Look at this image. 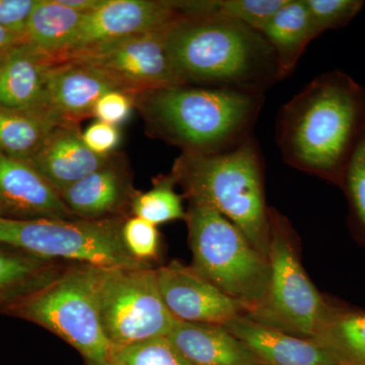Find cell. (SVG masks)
Segmentation results:
<instances>
[{"mask_svg":"<svg viewBox=\"0 0 365 365\" xmlns=\"http://www.w3.org/2000/svg\"><path fill=\"white\" fill-rule=\"evenodd\" d=\"M365 136V86L340 71L321 74L281 108L276 140L283 160L341 184Z\"/></svg>","mask_w":365,"mask_h":365,"instance_id":"cell-1","label":"cell"},{"mask_svg":"<svg viewBox=\"0 0 365 365\" xmlns=\"http://www.w3.org/2000/svg\"><path fill=\"white\" fill-rule=\"evenodd\" d=\"M167 45L184 85L265 93L279 81L264 36L222 14H182L168 30Z\"/></svg>","mask_w":365,"mask_h":365,"instance_id":"cell-2","label":"cell"},{"mask_svg":"<svg viewBox=\"0 0 365 365\" xmlns=\"http://www.w3.org/2000/svg\"><path fill=\"white\" fill-rule=\"evenodd\" d=\"M264 93L178 85L138 96V107L153 136L182 153L232 150L253 135Z\"/></svg>","mask_w":365,"mask_h":365,"instance_id":"cell-3","label":"cell"},{"mask_svg":"<svg viewBox=\"0 0 365 365\" xmlns=\"http://www.w3.org/2000/svg\"><path fill=\"white\" fill-rule=\"evenodd\" d=\"M170 176L181 186L184 198L215 209L240 228L254 248L268 256L270 222L264 158L253 135L223 153H182Z\"/></svg>","mask_w":365,"mask_h":365,"instance_id":"cell-4","label":"cell"},{"mask_svg":"<svg viewBox=\"0 0 365 365\" xmlns=\"http://www.w3.org/2000/svg\"><path fill=\"white\" fill-rule=\"evenodd\" d=\"M191 267L228 297L239 300L248 316L263 321L267 314L270 266L227 218L206 204L189 201L186 217Z\"/></svg>","mask_w":365,"mask_h":365,"instance_id":"cell-5","label":"cell"},{"mask_svg":"<svg viewBox=\"0 0 365 365\" xmlns=\"http://www.w3.org/2000/svg\"><path fill=\"white\" fill-rule=\"evenodd\" d=\"M102 267L69 264L42 292L9 312L43 327L76 348L86 365H111L113 347L101 323L98 283Z\"/></svg>","mask_w":365,"mask_h":365,"instance_id":"cell-6","label":"cell"},{"mask_svg":"<svg viewBox=\"0 0 365 365\" xmlns=\"http://www.w3.org/2000/svg\"><path fill=\"white\" fill-rule=\"evenodd\" d=\"M126 220L0 218V245L47 260L102 268L153 267L134 258L125 246L122 228Z\"/></svg>","mask_w":365,"mask_h":365,"instance_id":"cell-7","label":"cell"},{"mask_svg":"<svg viewBox=\"0 0 365 365\" xmlns=\"http://www.w3.org/2000/svg\"><path fill=\"white\" fill-rule=\"evenodd\" d=\"M98 304L113 348L168 337L178 322L165 307L153 267L102 268Z\"/></svg>","mask_w":365,"mask_h":365,"instance_id":"cell-8","label":"cell"},{"mask_svg":"<svg viewBox=\"0 0 365 365\" xmlns=\"http://www.w3.org/2000/svg\"><path fill=\"white\" fill-rule=\"evenodd\" d=\"M269 222L270 284L264 319H275L299 337L318 341L333 312L302 268L289 223L271 208Z\"/></svg>","mask_w":365,"mask_h":365,"instance_id":"cell-9","label":"cell"},{"mask_svg":"<svg viewBox=\"0 0 365 365\" xmlns=\"http://www.w3.org/2000/svg\"><path fill=\"white\" fill-rule=\"evenodd\" d=\"M169 29L137 34L88 48L66 60H76L98 69L119 90L134 97L151 91L184 85L168 49Z\"/></svg>","mask_w":365,"mask_h":365,"instance_id":"cell-10","label":"cell"},{"mask_svg":"<svg viewBox=\"0 0 365 365\" xmlns=\"http://www.w3.org/2000/svg\"><path fill=\"white\" fill-rule=\"evenodd\" d=\"M182 16L172 0H101L86 14L63 61L88 48L170 28Z\"/></svg>","mask_w":365,"mask_h":365,"instance_id":"cell-11","label":"cell"},{"mask_svg":"<svg viewBox=\"0 0 365 365\" xmlns=\"http://www.w3.org/2000/svg\"><path fill=\"white\" fill-rule=\"evenodd\" d=\"M157 276L165 307L179 321L225 326L237 317L249 314L242 302L180 261L158 268Z\"/></svg>","mask_w":365,"mask_h":365,"instance_id":"cell-12","label":"cell"},{"mask_svg":"<svg viewBox=\"0 0 365 365\" xmlns=\"http://www.w3.org/2000/svg\"><path fill=\"white\" fill-rule=\"evenodd\" d=\"M0 218L78 220L29 160L0 153Z\"/></svg>","mask_w":365,"mask_h":365,"instance_id":"cell-13","label":"cell"},{"mask_svg":"<svg viewBox=\"0 0 365 365\" xmlns=\"http://www.w3.org/2000/svg\"><path fill=\"white\" fill-rule=\"evenodd\" d=\"M137 191L129 168L111 155L100 169L60 193L74 217L85 220L128 218Z\"/></svg>","mask_w":365,"mask_h":365,"instance_id":"cell-14","label":"cell"},{"mask_svg":"<svg viewBox=\"0 0 365 365\" xmlns=\"http://www.w3.org/2000/svg\"><path fill=\"white\" fill-rule=\"evenodd\" d=\"M248 347L261 365H338L318 341L283 332L242 314L225 325Z\"/></svg>","mask_w":365,"mask_h":365,"instance_id":"cell-15","label":"cell"},{"mask_svg":"<svg viewBox=\"0 0 365 365\" xmlns=\"http://www.w3.org/2000/svg\"><path fill=\"white\" fill-rule=\"evenodd\" d=\"M113 90L119 88L88 64L76 60L55 62L48 76V109L61 123L79 125L93 116L98 98Z\"/></svg>","mask_w":365,"mask_h":365,"instance_id":"cell-16","label":"cell"},{"mask_svg":"<svg viewBox=\"0 0 365 365\" xmlns=\"http://www.w3.org/2000/svg\"><path fill=\"white\" fill-rule=\"evenodd\" d=\"M81 134L78 125L60 124L29 160L59 194L100 169L111 157L88 150Z\"/></svg>","mask_w":365,"mask_h":365,"instance_id":"cell-17","label":"cell"},{"mask_svg":"<svg viewBox=\"0 0 365 365\" xmlns=\"http://www.w3.org/2000/svg\"><path fill=\"white\" fill-rule=\"evenodd\" d=\"M54 60L24 41L0 62V107L48 109V76Z\"/></svg>","mask_w":365,"mask_h":365,"instance_id":"cell-18","label":"cell"},{"mask_svg":"<svg viewBox=\"0 0 365 365\" xmlns=\"http://www.w3.org/2000/svg\"><path fill=\"white\" fill-rule=\"evenodd\" d=\"M69 264L39 258L0 245V313L9 314L21 302L49 287Z\"/></svg>","mask_w":365,"mask_h":365,"instance_id":"cell-19","label":"cell"},{"mask_svg":"<svg viewBox=\"0 0 365 365\" xmlns=\"http://www.w3.org/2000/svg\"><path fill=\"white\" fill-rule=\"evenodd\" d=\"M167 338L192 365H261L225 326L178 319Z\"/></svg>","mask_w":365,"mask_h":365,"instance_id":"cell-20","label":"cell"},{"mask_svg":"<svg viewBox=\"0 0 365 365\" xmlns=\"http://www.w3.org/2000/svg\"><path fill=\"white\" fill-rule=\"evenodd\" d=\"M260 33L275 53L279 81L294 71L307 46L319 37L304 0H287Z\"/></svg>","mask_w":365,"mask_h":365,"instance_id":"cell-21","label":"cell"},{"mask_svg":"<svg viewBox=\"0 0 365 365\" xmlns=\"http://www.w3.org/2000/svg\"><path fill=\"white\" fill-rule=\"evenodd\" d=\"M85 16L59 0H37L26 24L25 39L56 62L76 39Z\"/></svg>","mask_w":365,"mask_h":365,"instance_id":"cell-22","label":"cell"},{"mask_svg":"<svg viewBox=\"0 0 365 365\" xmlns=\"http://www.w3.org/2000/svg\"><path fill=\"white\" fill-rule=\"evenodd\" d=\"M61 121L49 109L0 107V153L30 160Z\"/></svg>","mask_w":365,"mask_h":365,"instance_id":"cell-23","label":"cell"},{"mask_svg":"<svg viewBox=\"0 0 365 365\" xmlns=\"http://www.w3.org/2000/svg\"><path fill=\"white\" fill-rule=\"evenodd\" d=\"M318 342L338 365H365V313H333Z\"/></svg>","mask_w":365,"mask_h":365,"instance_id":"cell-24","label":"cell"},{"mask_svg":"<svg viewBox=\"0 0 365 365\" xmlns=\"http://www.w3.org/2000/svg\"><path fill=\"white\" fill-rule=\"evenodd\" d=\"M175 184L170 174L157 178L150 191H137L132 202V215L155 227L173 220H185L186 211L182 206V195L176 193Z\"/></svg>","mask_w":365,"mask_h":365,"instance_id":"cell-25","label":"cell"},{"mask_svg":"<svg viewBox=\"0 0 365 365\" xmlns=\"http://www.w3.org/2000/svg\"><path fill=\"white\" fill-rule=\"evenodd\" d=\"M287 0H199L184 1L187 14H222L260 32Z\"/></svg>","mask_w":365,"mask_h":365,"instance_id":"cell-26","label":"cell"},{"mask_svg":"<svg viewBox=\"0 0 365 365\" xmlns=\"http://www.w3.org/2000/svg\"><path fill=\"white\" fill-rule=\"evenodd\" d=\"M111 365H192L167 337L113 348Z\"/></svg>","mask_w":365,"mask_h":365,"instance_id":"cell-27","label":"cell"},{"mask_svg":"<svg viewBox=\"0 0 365 365\" xmlns=\"http://www.w3.org/2000/svg\"><path fill=\"white\" fill-rule=\"evenodd\" d=\"M318 36L351 23L364 6L362 0H304Z\"/></svg>","mask_w":365,"mask_h":365,"instance_id":"cell-28","label":"cell"},{"mask_svg":"<svg viewBox=\"0 0 365 365\" xmlns=\"http://www.w3.org/2000/svg\"><path fill=\"white\" fill-rule=\"evenodd\" d=\"M122 237L129 253L141 262L150 263L160 250V234L155 225L143 218H127L122 228Z\"/></svg>","mask_w":365,"mask_h":365,"instance_id":"cell-29","label":"cell"},{"mask_svg":"<svg viewBox=\"0 0 365 365\" xmlns=\"http://www.w3.org/2000/svg\"><path fill=\"white\" fill-rule=\"evenodd\" d=\"M355 222L365 234V136L348 163L342 182Z\"/></svg>","mask_w":365,"mask_h":365,"instance_id":"cell-30","label":"cell"},{"mask_svg":"<svg viewBox=\"0 0 365 365\" xmlns=\"http://www.w3.org/2000/svg\"><path fill=\"white\" fill-rule=\"evenodd\" d=\"M135 97L126 91L113 90L98 98L93 110L98 121L119 126L130 117Z\"/></svg>","mask_w":365,"mask_h":365,"instance_id":"cell-31","label":"cell"},{"mask_svg":"<svg viewBox=\"0 0 365 365\" xmlns=\"http://www.w3.org/2000/svg\"><path fill=\"white\" fill-rule=\"evenodd\" d=\"M88 150L101 157L113 155L119 145L121 134L117 126L97 121L91 124L81 134Z\"/></svg>","mask_w":365,"mask_h":365,"instance_id":"cell-32","label":"cell"},{"mask_svg":"<svg viewBox=\"0 0 365 365\" xmlns=\"http://www.w3.org/2000/svg\"><path fill=\"white\" fill-rule=\"evenodd\" d=\"M37 0H0V26L25 37L26 26Z\"/></svg>","mask_w":365,"mask_h":365,"instance_id":"cell-33","label":"cell"},{"mask_svg":"<svg viewBox=\"0 0 365 365\" xmlns=\"http://www.w3.org/2000/svg\"><path fill=\"white\" fill-rule=\"evenodd\" d=\"M23 36L16 35L0 26V62L2 61L16 46L25 41Z\"/></svg>","mask_w":365,"mask_h":365,"instance_id":"cell-34","label":"cell"},{"mask_svg":"<svg viewBox=\"0 0 365 365\" xmlns=\"http://www.w3.org/2000/svg\"><path fill=\"white\" fill-rule=\"evenodd\" d=\"M63 6L78 11L81 14H88L100 4L101 0H59Z\"/></svg>","mask_w":365,"mask_h":365,"instance_id":"cell-35","label":"cell"}]
</instances>
